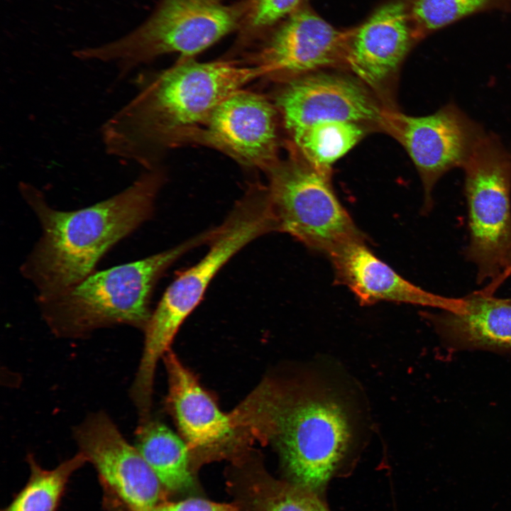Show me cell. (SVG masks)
<instances>
[{"label": "cell", "instance_id": "obj_6", "mask_svg": "<svg viewBox=\"0 0 511 511\" xmlns=\"http://www.w3.org/2000/svg\"><path fill=\"white\" fill-rule=\"evenodd\" d=\"M251 0H159L151 14L125 35L99 45L73 52L82 61L113 63L117 80L166 54L180 59L207 49L226 35L240 30Z\"/></svg>", "mask_w": 511, "mask_h": 511}, {"label": "cell", "instance_id": "obj_23", "mask_svg": "<svg viewBox=\"0 0 511 511\" xmlns=\"http://www.w3.org/2000/svg\"><path fill=\"white\" fill-rule=\"evenodd\" d=\"M306 0H251L246 19L240 28L236 50L250 47Z\"/></svg>", "mask_w": 511, "mask_h": 511}, {"label": "cell", "instance_id": "obj_20", "mask_svg": "<svg viewBox=\"0 0 511 511\" xmlns=\"http://www.w3.org/2000/svg\"><path fill=\"white\" fill-rule=\"evenodd\" d=\"M240 478L239 493L249 511H330L322 495L261 470H248Z\"/></svg>", "mask_w": 511, "mask_h": 511}, {"label": "cell", "instance_id": "obj_11", "mask_svg": "<svg viewBox=\"0 0 511 511\" xmlns=\"http://www.w3.org/2000/svg\"><path fill=\"white\" fill-rule=\"evenodd\" d=\"M280 123L273 100L242 89L222 101L185 143L213 148L240 165L265 172L280 159Z\"/></svg>", "mask_w": 511, "mask_h": 511}, {"label": "cell", "instance_id": "obj_22", "mask_svg": "<svg viewBox=\"0 0 511 511\" xmlns=\"http://www.w3.org/2000/svg\"><path fill=\"white\" fill-rule=\"evenodd\" d=\"M417 42L476 13L511 10V0H406Z\"/></svg>", "mask_w": 511, "mask_h": 511}, {"label": "cell", "instance_id": "obj_16", "mask_svg": "<svg viewBox=\"0 0 511 511\" xmlns=\"http://www.w3.org/2000/svg\"><path fill=\"white\" fill-rule=\"evenodd\" d=\"M338 282L346 285L363 305L387 301L412 304L459 312L463 298H452L426 291L405 280L379 259L365 241L346 244L329 256Z\"/></svg>", "mask_w": 511, "mask_h": 511}, {"label": "cell", "instance_id": "obj_3", "mask_svg": "<svg viewBox=\"0 0 511 511\" xmlns=\"http://www.w3.org/2000/svg\"><path fill=\"white\" fill-rule=\"evenodd\" d=\"M165 180L160 165L146 169L123 191L68 211L52 208L39 189L21 182L19 192L42 229L21 267L23 275L38 290L37 296L61 291L93 273L108 250L150 219Z\"/></svg>", "mask_w": 511, "mask_h": 511}, {"label": "cell", "instance_id": "obj_4", "mask_svg": "<svg viewBox=\"0 0 511 511\" xmlns=\"http://www.w3.org/2000/svg\"><path fill=\"white\" fill-rule=\"evenodd\" d=\"M212 235L209 229L170 249L93 273L61 291L37 296L42 315L51 331L62 337H80L119 324L144 329L159 278L175 260L208 243Z\"/></svg>", "mask_w": 511, "mask_h": 511}, {"label": "cell", "instance_id": "obj_1", "mask_svg": "<svg viewBox=\"0 0 511 511\" xmlns=\"http://www.w3.org/2000/svg\"><path fill=\"white\" fill-rule=\"evenodd\" d=\"M264 76L258 67L227 58L180 59L163 70L141 72L134 79L136 94L101 126L104 150L145 170L160 165L165 153L185 143L222 101Z\"/></svg>", "mask_w": 511, "mask_h": 511}, {"label": "cell", "instance_id": "obj_18", "mask_svg": "<svg viewBox=\"0 0 511 511\" xmlns=\"http://www.w3.org/2000/svg\"><path fill=\"white\" fill-rule=\"evenodd\" d=\"M133 445L165 491L183 493L194 488L189 449L166 425L150 419L141 422Z\"/></svg>", "mask_w": 511, "mask_h": 511}, {"label": "cell", "instance_id": "obj_24", "mask_svg": "<svg viewBox=\"0 0 511 511\" xmlns=\"http://www.w3.org/2000/svg\"><path fill=\"white\" fill-rule=\"evenodd\" d=\"M156 511H243L238 506L220 503L200 498H189L179 501L162 502Z\"/></svg>", "mask_w": 511, "mask_h": 511}, {"label": "cell", "instance_id": "obj_19", "mask_svg": "<svg viewBox=\"0 0 511 511\" xmlns=\"http://www.w3.org/2000/svg\"><path fill=\"white\" fill-rule=\"evenodd\" d=\"M371 126L350 121L314 123L289 137V151L322 172L331 175L332 165L353 148Z\"/></svg>", "mask_w": 511, "mask_h": 511}, {"label": "cell", "instance_id": "obj_14", "mask_svg": "<svg viewBox=\"0 0 511 511\" xmlns=\"http://www.w3.org/2000/svg\"><path fill=\"white\" fill-rule=\"evenodd\" d=\"M417 43L406 0H390L352 28L344 69L385 106L395 107L392 94L397 75Z\"/></svg>", "mask_w": 511, "mask_h": 511}, {"label": "cell", "instance_id": "obj_5", "mask_svg": "<svg viewBox=\"0 0 511 511\" xmlns=\"http://www.w3.org/2000/svg\"><path fill=\"white\" fill-rule=\"evenodd\" d=\"M273 231L276 225L267 188L258 182L250 183L224 222L216 227L205 256L177 274L151 314L144 329L143 353L133 380L136 388L153 389L158 361L170 350L180 326L219 270L248 243Z\"/></svg>", "mask_w": 511, "mask_h": 511}, {"label": "cell", "instance_id": "obj_2", "mask_svg": "<svg viewBox=\"0 0 511 511\" xmlns=\"http://www.w3.org/2000/svg\"><path fill=\"white\" fill-rule=\"evenodd\" d=\"M351 407L334 389L265 380L231 414L245 437L276 449L287 480L322 495L353 448Z\"/></svg>", "mask_w": 511, "mask_h": 511}, {"label": "cell", "instance_id": "obj_9", "mask_svg": "<svg viewBox=\"0 0 511 511\" xmlns=\"http://www.w3.org/2000/svg\"><path fill=\"white\" fill-rule=\"evenodd\" d=\"M74 438L97 473L106 511H156L166 500L155 473L106 413L88 416Z\"/></svg>", "mask_w": 511, "mask_h": 511}, {"label": "cell", "instance_id": "obj_12", "mask_svg": "<svg viewBox=\"0 0 511 511\" xmlns=\"http://www.w3.org/2000/svg\"><path fill=\"white\" fill-rule=\"evenodd\" d=\"M378 130L395 139L417 168L424 190V211L432 206V192L448 170L463 166L480 136L456 108L446 106L424 116L384 106Z\"/></svg>", "mask_w": 511, "mask_h": 511}, {"label": "cell", "instance_id": "obj_10", "mask_svg": "<svg viewBox=\"0 0 511 511\" xmlns=\"http://www.w3.org/2000/svg\"><path fill=\"white\" fill-rule=\"evenodd\" d=\"M351 32L334 27L305 2L251 45L243 62L278 84L344 68Z\"/></svg>", "mask_w": 511, "mask_h": 511}, {"label": "cell", "instance_id": "obj_17", "mask_svg": "<svg viewBox=\"0 0 511 511\" xmlns=\"http://www.w3.org/2000/svg\"><path fill=\"white\" fill-rule=\"evenodd\" d=\"M463 299L461 312L427 317L445 343L458 349H511V298L480 290Z\"/></svg>", "mask_w": 511, "mask_h": 511}, {"label": "cell", "instance_id": "obj_13", "mask_svg": "<svg viewBox=\"0 0 511 511\" xmlns=\"http://www.w3.org/2000/svg\"><path fill=\"white\" fill-rule=\"evenodd\" d=\"M279 84L273 101L288 137L326 121H355L378 129L385 106L351 74L324 70Z\"/></svg>", "mask_w": 511, "mask_h": 511}, {"label": "cell", "instance_id": "obj_8", "mask_svg": "<svg viewBox=\"0 0 511 511\" xmlns=\"http://www.w3.org/2000/svg\"><path fill=\"white\" fill-rule=\"evenodd\" d=\"M470 241L466 255L483 290L493 294L511 274V160L493 138L480 136L462 166Z\"/></svg>", "mask_w": 511, "mask_h": 511}, {"label": "cell", "instance_id": "obj_7", "mask_svg": "<svg viewBox=\"0 0 511 511\" xmlns=\"http://www.w3.org/2000/svg\"><path fill=\"white\" fill-rule=\"evenodd\" d=\"M265 174L277 231L327 256L346 244L366 241L335 194L331 175L291 151Z\"/></svg>", "mask_w": 511, "mask_h": 511}, {"label": "cell", "instance_id": "obj_21", "mask_svg": "<svg viewBox=\"0 0 511 511\" xmlns=\"http://www.w3.org/2000/svg\"><path fill=\"white\" fill-rule=\"evenodd\" d=\"M26 460L27 482L1 511H58L72 475L87 463L79 451L53 469L43 468L31 454Z\"/></svg>", "mask_w": 511, "mask_h": 511}, {"label": "cell", "instance_id": "obj_15", "mask_svg": "<svg viewBox=\"0 0 511 511\" xmlns=\"http://www.w3.org/2000/svg\"><path fill=\"white\" fill-rule=\"evenodd\" d=\"M163 358L168 378V401L191 456L213 458L231 451L243 439L231 414L220 410L172 351Z\"/></svg>", "mask_w": 511, "mask_h": 511}]
</instances>
